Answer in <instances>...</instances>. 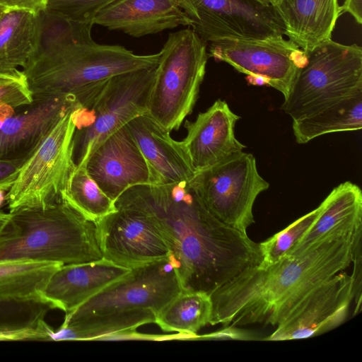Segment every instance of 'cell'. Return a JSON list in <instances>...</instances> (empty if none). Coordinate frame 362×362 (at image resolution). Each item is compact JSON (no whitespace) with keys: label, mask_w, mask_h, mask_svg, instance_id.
Masks as SVG:
<instances>
[{"label":"cell","mask_w":362,"mask_h":362,"mask_svg":"<svg viewBox=\"0 0 362 362\" xmlns=\"http://www.w3.org/2000/svg\"><path fill=\"white\" fill-rule=\"evenodd\" d=\"M115 204L151 219L168 247L184 291L211 295L262 260L258 243L209 211L192 180L133 186Z\"/></svg>","instance_id":"obj_1"},{"label":"cell","mask_w":362,"mask_h":362,"mask_svg":"<svg viewBox=\"0 0 362 362\" xmlns=\"http://www.w3.org/2000/svg\"><path fill=\"white\" fill-rule=\"evenodd\" d=\"M362 228L327 236L265 268L247 267L211 294V325L277 327L320 285L352 262Z\"/></svg>","instance_id":"obj_2"},{"label":"cell","mask_w":362,"mask_h":362,"mask_svg":"<svg viewBox=\"0 0 362 362\" xmlns=\"http://www.w3.org/2000/svg\"><path fill=\"white\" fill-rule=\"evenodd\" d=\"M159 59L160 52L138 55L93 39L69 40L39 45L21 71L33 98L68 96L84 107L110 78L156 66Z\"/></svg>","instance_id":"obj_3"},{"label":"cell","mask_w":362,"mask_h":362,"mask_svg":"<svg viewBox=\"0 0 362 362\" xmlns=\"http://www.w3.org/2000/svg\"><path fill=\"white\" fill-rule=\"evenodd\" d=\"M10 213L0 231V262L76 264L103 259L95 223L62 200Z\"/></svg>","instance_id":"obj_4"},{"label":"cell","mask_w":362,"mask_h":362,"mask_svg":"<svg viewBox=\"0 0 362 362\" xmlns=\"http://www.w3.org/2000/svg\"><path fill=\"white\" fill-rule=\"evenodd\" d=\"M182 288L171 255L132 269L74 310L64 320L98 317L122 332L155 323L156 315Z\"/></svg>","instance_id":"obj_5"},{"label":"cell","mask_w":362,"mask_h":362,"mask_svg":"<svg viewBox=\"0 0 362 362\" xmlns=\"http://www.w3.org/2000/svg\"><path fill=\"white\" fill-rule=\"evenodd\" d=\"M159 52L147 113L170 132L193 110L209 54L206 42L192 28L170 33Z\"/></svg>","instance_id":"obj_6"},{"label":"cell","mask_w":362,"mask_h":362,"mask_svg":"<svg viewBox=\"0 0 362 362\" xmlns=\"http://www.w3.org/2000/svg\"><path fill=\"white\" fill-rule=\"evenodd\" d=\"M156 66L116 75L85 107L74 110L72 159L85 167L95 148L134 117L146 113Z\"/></svg>","instance_id":"obj_7"},{"label":"cell","mask_w":362,"mask_h":362,"mask_svg":"<svg viewBox=\"0 0 362 362\" xmlns=\"http://www.w3.org/2000/svg\"><path fill=\"white\" fill-rule=\"evenodd\" d=\"M281 109L292 119L362 93V48L325 40L305 52Z\"/></svg>","instance_id":"obj_8"},{"label":"cell","mask_w":362,"mask_h":362,"mask_svg":"<svg viewBox=\"0 0 362 362\" xmlns=\"http://www.w3.org/2000/svg\"><path fill=\"white\" fill-rule=\"evenodd\" d=\"M77 105L59 119L19 169L5 195L9 212L27 208L44 209L62 201L69 177L76 168L72 159V141L76 129L74 110Z\"/></svg>","instance_id":"obj_9"},{"label":"cell","mask_w":362,"mask_h":362,"mask_svg":"<svg viewBox=\"0 0 362 362\" xmlns=\"http://www.w3.org/2000/svg\"><path fill=\"white\" fill-rule=\"evenodd\" d=\"M192 181L212 215L245 233L255 223L257 197L269 187L258 172L255 156L243 151L196 173Z\"/></svg>","instance_id":"obj_10"},{"label":"cell","mask_w":362,"mask_h":362,"mask_svg":"<svg viewBox=\"0 0 362 362\" xmlns=\"http://www.w3.org/2000/svg\"><path fill=\"white\" fill-rule=\"evenodd\" d=\"M209 55L247 75L253 84H267L286 97L307 54L283 35L266 39H223L211 42Z\"/></svg>","instance_id":"obj_11"},{"label":"cell","mask_w":362,"mask_h":362,"mask_svg":"<svg viewBox=\"0 0 362 362\" xmlns=\"http://www.w3.org/2000/svg\"><path fill=\"white\" fill-rule=\"evenodd\" d=\"M192 29L209 43L223 39H266L284 35L272 6L253 0H177Z\"/></svg>","instance_id":"obj_12"},{"label":"cell","mask_w":362,"mask_h":362,"mask_svg":"<svg viewBox=\"0 0 362 362\" xmlns=\"http://www.w3.org/2000/svg\"><path fill=\"white\" fill-rule=\"evenodd\" d=\"M105 259L132 269L170 255L160 231L145 214L127 207L95 221Z\"/></svg>","instance_id":"obj_13"},{"label":"cell","mask_w":362,"mask_h":362,"mask_svg":"<svg viewBox=\"0 0 362 362\" xmlns=\"http://www.w3.org/2000/svg\"><path fill=\"white\" fill-rule=\"evenodd\" d=\"M85 167L90 177L114 202L131 187L161 184L126 126L100 143L88 157Z\"/></svg>","instance_id":"obj_14"},{"label":"cell","mask_w":362,"mask_h":362,"mask_svg":"<svg viewBox=\"0 0 362 362\" xmlns=\"http://www.w3.org/2000/svg\"><path fill=\"white\" fill-rule=\"evenodd\" d=\"M353 300L352 277L341 271L312 292L265 340L302 339L334 329L346 320Z\"/></svg>","instance_id":"obj_15"},{"label":"cell","mask_w":362,"mask_h":362,"mask_svg":"<svg viewBox=\"0 0 362 362\" xmlns=\"http://www.w3.org/2000/svg\"><path fill=\"white\" fill-rule=\"evenodd\" d=\"M78 104L68 96L41 97L16 109L0 123V162L24 163L59 119Z\"/></svg>","instance_id":"obj_16"},{"label":"cell","mask_w":362,"mask_h":362,"mask_svg":"<svg viewBox=\"0 0 362 362\" xmlns=\"http://www.w3.org/2000/svg\"><path fill=\"white\" fill-rule=\"evenodd\" d=\"M239 119L218 99L194 122H185L187 135L180 144L196 173L243 151L245 146L235 136Z\"/></svg>","instance_id":"obj_17"},{"label":"cell","mask_w":362,"mask_h":362,"mask_svg":"<svg viewBox=\"0 0 362 362\" xmlns=\"http://www.w3.org/2000/svg\"><path fill=\"white\" fill-rule=\"evenodd\" d=\"M131 269L105 259L61 265L40 292L54 309L70 313Z\"/></svg>","instance_id":"obj_18"},{"label":"cell","mask_w":362,"mask_h":362,"mask_svg":"<svg viewBox=\"0 0 362 362\" xmlns=\"http://www.w3.org/2000/svg\"><path fill=\"white\" fill-rule=\"evenodd\" d=\"M93 23L136 37L192 26L177 0H116L101 8Z\"/></svg>","instance_id":"obj_19"},{"label":"cell","mask_w":362,"mask_h":362,"mask_svg":"<svg viewBox=\"0 0 362 362\" xmlns=\"http://www.w3.org/2000/svg\"><path fill=\"white\" fill-rule=\"evenodd\" d=\"M125 126L161 184L189 181L194 177L196 173L180 141L173 139L170 132L147 112Z\"/></svg>","instance_id":"obj_20"},{"label":"cell","mask_w":362,"mask_h":362,"mask_svg":"<svg viewBox=\"0 0 362 362\" xmlns=\"http://www.w3.org/2000/svg\"><path fill=\"white\" fill-rule=\"evenodd\" d=\"M284 35L305 52L331 39L341 14L337 0H277L272 6Z\"/></svg>","instance_id":"obj_21"},{"label":"cell","mask_w":362,"mask_h":362,"mask_svg":"<svg viewBox=\"0 0 362 362\" xmlns=\"http://www.w3.org/2000/svg\"><path fill=\"white\" fill-rule=\"evenodd\" d=\"M320 213L307 233L286 255H298L328 235L362 228V192L346 181L334 187L320 204Z\"/></svg>","instance_id":"obj_22"},{"label":"cell","mask_w":362,"mask_h":362,"mask_svg":"<svg viewBox=\"0 0 362 362\" xmlns=\"http://www.w3.org/2000/svg\"><path fill=\"white\" fill-rule=\"evenodd\" d=\"M40 13L5 9L0 16V72L22 70L37 52L40 37Z\"/></svg>","instance_id":"obj_23"},{"label":"cell","mask_w":362,"mask_h":362,"mask_svg":"<svg viewBox=\"0 0 362 362\" xmlns=\"http://www.w3.org/2000/svg\"><path fill=\"white\" fill-rule=\"evenodd\" d=\"M361 127L362 93L336 100L292 122L293 133L299 144L327 134L356 131Z\"/></svg>","instance_id":"obj_24"},{"label":"cell","mask_w":362,"mask_h":362,"mask_svg":"<svg viewBox=\"0 0 362 362\" xmlns=\"http://www.w3.org/2000/svg\"><path fill=\"white\" fill-rule=\"evenodd\" d=\"M52 309L41 298L0 300V341H46L45 318Z\"/></svg>","instance_id":"obj_25"},{"label":"cell","mask_w":362,"mask_h":362,"mask_svg":"<svg viewBox=\"0 0 362 362\" xmlns=\"http://www.w3.org/2000/svg\"><path fill=\"white\" fill-rule=\"evenodd\" d=\"M213 304L211 295L200 291L182 290L156 315L155 323L168 332L194 337L209 324Z\"/></svg>","instance_id":"obj_26"},{"label":"cell","mask_w":362,"mask_h":362,"mask_svg":"<svg viewBox=\"0 0 362 362\" xmlns=\"http://www.w3.org/2000/svg\"><path fill=\"white\" fill-rule=\"evenodd\" d=\"M61 265L44 262H0V300L41 298V291Z\"/></svg>","instance_id":"obj_27"},{"label":"cell","mask_w":362,"mask_h":362,"mask_svg":"<svg viewBox=\"0 0 362 362\" xmlns=\"http://www.w3.org/2000/svg\"><path fill=\"white\" fill-rule=\"evenodd\" d=\"M62 200L94 222L117 210L115 202L90 177L86 167L74 170L63 193Z\"/></svg>","instance_id":"obj_28"},{"label":"cell","mask_w":362,"mask_h":362,"mask_svg":"<svg viewBox=\"0 0 362 362\" xmlns=\"http://www.w3.org/2000/svg\"><path fill=\"white\" fill-rule=\"evenodd\" d=\"M320 204L313 211L299 218L283 230L259 244L262 260L258 265L265 268L285 256L301 240L314 223L320 211Z\"/></svg>","instance_id":"obj_29"},{"label":"cell","mask_w":362,"mask_h":362,"mask_svg":"<svg viewBox=\"0 0 362 362\" xmlns=\"http://www.w3.org/2000/svg\"><path fill=\"white\" fill-rule=\"evenodd\" d=\"M116 0H48L45 11L66 19L94 25L95 15Z\"/></svg>","instance_id":"obj_30"},{"label":"cell","mask_w":362,"mask_h":362,"mask_svg":"<svg viewBox=\"0 0 362 362\" xmlns=\"http://www.w3.org/2000/svg\"><path fill=\"white\" fill-rule=\"evenodd\" d=\"M33 95L21 70L0 72V107L17 109L32 103Z\"/></svg>","instance_id":"obj_31"},{"label":"cell","mask_w":362,"mask_h":362,"mask_svg":"<svg viewBox=\"0 0 362 362\" xmlns=\"http://www.w3.org/2000/svg\"><path fill=\"white\" fill-rule=\"evenodd\" d=\"M362 232L359 233L355 240L352 262L354 264L351 277L354 286V300L355 308L353 315H357L361 309L362 300Z\"/></svg>","instance_id":"obj_32"},{"label":"cell","mask_w":362,"mask_h":362,"mask_svg":"<svg viewBox=\"0 0 362 362\" xmlns=\"http://www.w3.org/2000/svg\"><path fill=\"white\" fill-rule=\"evenodd\" d=\"M23 163L0 162V189L7 192L15 181Z\"/></svg>","instance_id":"obj_33"},{"label":"cell","mask_w":362,"mask_h":362,"mask_svg":"<svg viewBox=\"0 0 362 362\" xmlns=\"http://www.w3.org/2000/svg\"><path fill=\"white\" fill-rule=\"evenodd\" d=\"M48 0H0V7L5 9H25L38 13L45 10Z\"/></svg>","instance_id":"obj_34"},{"label":"cell","mask_w":362,"mask_h":362,"mask_svg":"<svg viewBox=\"0 0 362 362\" xmlns=\"http://www.w3.org/2000/svg\"><path fill=\"white\" fill-rule=\"evenodd\" d=\"M340 11L350 13L358 24L362 23V0H345Z\"/></svg>","instance_id":"obj_35"},{"label":"cell","mask_w":362,"mask_h":362,"mask_svg":"<svg viewBox=\"0 0 362 362\" xmlns=\"http://www.w3.org/2000/svg\"><path fill=\"white\" fill-rule=\"evenodd\" d=\"M15 110L16 109L10 107H0V123L4 119L11 115L15 111Z\"/></svg>","instance_id":"obj_36"},{"label":"cell","mask_w":362,"mask_h":362,"mask_svg":"<svg viewBox=\"0 0 362 362\" xmlns=\"http://www.w3.org/2000/svg\"><path fill=\"white\" fill-rule=\"evenodd\" d=\"M10 218V213H4L0 210V231Z\"/></svg>","instance_id":"obj_37"},{"label":"cell","mask_w":362,"mask_h":362,"mask_svg":"<svg viewBox=\"0 0 362 362\" xmlns=\"http://www.w3.org/2000/svg\"><path fill=\"white\" fill-rule=\"evenodd\" d=\"M260 4L268 6H273L277 1V0H253Z\"/></svg>","instance_id":"obj_38"},{"label":"cell","mask_w":362,"mask_h":362,"mask_svg":"<svg viewBox=\"0 0 362 362\" xmlns=\"http://www.w3.org/2000/svg\"><path fill=\"white\" fill-rule=\"evenodd\" d=\"M6 191L0 189V206L5 202Z\"/></svg>","instance_id":"obj_39"},{"label":"cell","mask_w":362,"mask_h":362,"mask_svg":"<svg viewBox=\"0 0 362 362\" xmlns=\"http://www.w3.org/2000/svg\"><path fill=\"white\" fill-rule=\"evenodd\" d=\"M5 10V8L0 7V16L1 15L2 12Z\"/></svg>","instance_id":"obj_40"}]
</instances>
